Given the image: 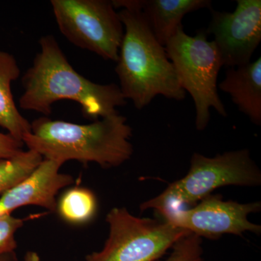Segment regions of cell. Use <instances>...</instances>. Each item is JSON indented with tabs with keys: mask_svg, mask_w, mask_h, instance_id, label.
<instances>
[{
	"mask_svg": "<svg viewBox=\"0 0 261 261\" xmlns=\"http://www.w3.org/2000/svg\"><path fill=\"white\" fill-rule=\"evenodd\" d=\"M39 45L40 51L22 80V109L47 117L54 103L69 99L82 106L84 116L97 121L126 105L119 86L94 83L75 71L53 36L41 37Z\"/></svg>",
	"mask_w": 261,
	"mask_h": 261,
	"instance_id": "obj_1",
	"label": "cell"
},
{
	"mask_svg": "<svg viewBox=\"0 0 261 261\" xmlns=\"http://www.w3.org/2000/svg\"><path fill=\"white\" fill-rule=\"evenodd\" d=\"M124 28L116 73L125 99L143 109L159 95L182 100L181 88L176 70L165 47L154 37L145 17L133 0H113Z\"/></svg>",
	"mask_w": 261,
	"mask_h": 261,
	"instance_id": "obj_2",
	"label": "cell"
},
{
	"mask_svg": "<svg viewBox=\"0 0 261 261\" xmlns=\"http://www.w3.org/2000/svg\"><path fill=\"white\" fill-rule=\"evenodd\" d=\"M23 144L44 159L96 163L101 167H118L133 154L132 128L119 113L89 124L53 121L48 117L34 120Z\"/></svg>",
	"mask_w": 261,
	"mask_h": 261,
	"instance_id": "obj_3",
	"label": "cell"
},
{
	"mask_svg": "<svg viewBox=\"0 0 261 261\" xmlns=\"http://www.w3.org/2000/svg\"><path fill=\"white\" fill-rule=\"evenodd\" d=\"M260 185L261 171L249 149L228 151L214 158L194 153L186 176L170 184L159 195L143 202L140 209H152L164 219L173 211L197 205L220 187Z\"/></svg>",
	"mask_w": 261,
	"mask_h": 261,
	"instance_id": "obj_4",
	"label": "cell"
},
{
	"mask_svg": "<svg viewBox=\"0 0 261 261\" xmlns=\"http://www.w3.org/2000/svg\"><path fill=\"white\" fill-rule=\"evenodd\" d=\"M168 59L176 70L180 86L188 92L195 107V126L203 130L210 121V109L227 116L218 93V75L223 67L214 41H208L205 30L195 37L184 31L183 25L165 45Z\"/></svg>",
	"mask_w": 261,
	"mask_h": 261,
	"instance_id": "obj_5",
	"label": "cell"
},
{
	"mask_svg": "<svg viewBox=\"0 0 261 261\" xmlns=\"http://www.w3.org/2000/svg\"><path fill=\"white\" fill-rule=\"evenodd\" d=\"M109 237L99 252L86 261H157L175 243L190 233L164 221L133 216L126 207H114L106 217Z\"/></svg>",
	"mask_w": 261,
	"mask_h": 261,
	"instance_id": "obj_6",
	"label": "cell"
},
{
	"mask_svg": "<svg viewBox=\"0 0 261 261\" xmlns=\"http://www.w3.org/2000/svg\"><path fill=\"white\" fill-rule=\"evenodd\" d=\"M58 28L70 42L118 61L124 28L112 1L51 0Z\"/></svg>",
	"mask_w": 261,
	"mask_h": 261,
	"instance_id": "obj_7",
	"label": "cell"
},
{
	"mask_svg": "<svg viewBox=\"0 0 261 261\" xmlns=\"http://www.w3.org/2000/svg\"><path fill=\"white\" fill-rule=\"evenodd\" d=\"M260 210V202L240 203L211 194L193 207L173 211L163 221L201 238L216 240L224 234L243 237L247 231L260 234L261 226L250 222L248 217Z\"/></svg>",
	"mask_w": 261,
	"mask_h": 261,
	"instance_id": "obj_8",
	"label": "cell"
},
{
	"mask_svg": "<svg viewBox=\"0 0 261 261\" xmlns=\"http://www.w3.org/2000/svg\"><path fill=\"white\" fill-rule=\"evenodd\" d=\"M210 10L205 32L214 36L223 66L248 64L261 41L260 0H238L232 13Z\"/></svg>",
	"mask_w": 261,
	"mask_h": 261,
	"instance_id": "obj_9",
	"label": "cell"
},
{
	"mask_svg": "<svg viewBox=\"0 0 261 261\" xmlns=\"http://www.w3.org/2000/svg\"><path fill=\"white\" fill-rule=\"evenodd\" d=\"M63 163L44 159L25 179L4 192L0 197V216L15 209L34 205L56 211V197L61 189L71 185V176L59 172Z\"/></svg>",
	"mask_w": 261,
	"mask_h": 261,
	"instance_id": "obj_10",
	"label": "cell"
},
{
	"mask_svg": "<svg viewBox=\"0 0 261 261\" xmlns=\"http://www.w3.org/2000/svg\"><path fill=\"white\" fill-rule=\"evenodd\" d=\"M142 12L146 22L158 42L165 47L168 41L181 27L187 13L211 9L209 0H133Z\"/></svg>",
	"mask_w": 261,
	"mask_h": 261,
	"instance_id": "obj_11",
	"label": "cell"
},
{
	"mask_svg": "<svg viewBox=\"0 0 261 261\" xmlns=\"http://www.w3.org/2000/svg\"><path fill=\"white\" fill-rule=\"evenodd\" d=\"M219 89L229 94L240 112L261 125V58L248 64L228 68Z\"/></svg>",
	"mask_w": 261,
	"mask_h": 261,
	"instance_id": "obj_12",
	"label": "cell"
},
{
	"mask_svg": "<svg viewBox=\"0 0 261 261\" xmlns=\"http://www.w3.org/2000/svg\"><path fill=\"white\" fill-rule=\"evenodd\" d=\"M20 74L15 57L0 50V126L15 140L23 142L24 136L32 132V125L19 112L12 94V82Z\"/></svg>",
	"mask_w": 261,
	"mask_h": 261,
	"instance_id": "obj_13",
	"label": "cell"
},
{
	"mask_svg": "<svg viewBox=\"0 0 261 261\" xmlns=\"http://www.w3.org/2000/svg\"><path fill=\"white\" fill-rule=\"evenodd\" d=\"M97 207L95 196L90 190L82 187L67 190L57 205L60 216L74 224H84L93 219Z\"/></svg>",
	"mask_w": 261,
	"mask_h": 261,
	"instance_id": "obj_14",
	"label": "cell"
},
{
	"mask_svg": "<svg viewBox=\"0 0 261 261\" xmlns=\"http://www.w3.org/2000/svg\"><path fill=\"white\" fill-rule=\"evenodd\" d=\"M42 161V156L32 149L11 159L0 160V194L28 177Z\"/></svg>",
	"mask_w": 261,
	"mask_h": 261,
	"instance_id": "obj_15",
	"label": "cell"
},
{
	"mask_svg": "<svg viewBox=\"0 0 261 261\" xmlns=\"http://www.w3.org/2000/svg\"><path fill=\"white\" fill-rule=\"evenodd\" d=\"M202 238L190 233L178 240L165 260L157 261H205Z\"/></svg>",
	"mask_w": 261,
	"mask_h": 261,
	"instance_id": "obj_16",
	"label": "cell"
},
{
	"mask_svg": "<svg viewBox=\"0 0 261 261\" xmlns=\"http://www.w3.org/2000/svg\"><path fill=\"white\" fill-rule=\"evenodd\" d=\"M23 221L11 214L0 216V255L15 252L17 247L15 234L23 226Z\"/></svg>",
	"mask_w": 261,
	"mask_h": 261,
	"instance_id": "obj_17",
	"label": "cell"
},
{
	"mask_svg": "<svg viewBox=\"0 0 261 261\" xmlns=\"http://www.w3.org/2000/svg\"><path fill=\"white\" fill-rule=\"evenodd\" d=\"M23 142L15 140L9 134L0 132V160L11 159L23 152Z\"/></svg>",
	"mask_w": 261,
	"mask_h": 261,
	"instance_id": "obj_18",
	"label": "cell"
},
{
	"mask_svg": "<svg viewBox=\"0 0 261 261\" xmlns=\"http://www.w3.org/2000/svg\"><path fill=\"white\" fill-rule=\"evenodd\" d=\"M0 261H18L15 252L0 255Z\"/></svg>",
	"mask_w": 261,
	"mask_h": 261,
	"instance_id": "obj_19",
	"label": "cell"
},
{
	"mask_svg": "<svg viewBox=\"0 0 261 261\" xmlns=\"http://www.w3.org/2000/svg\"><path fill=\"white\" fill-rule=\"evenodd\" d=\"M24 261H40V258L37 252L29 251L25 254Z\"/></svg>",
	"mask_w": 261,
	"mask_h": 261,
	"instance_id": "obj_20",
	"label": "cell"
}]
</instances>
